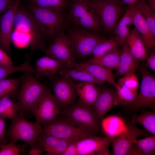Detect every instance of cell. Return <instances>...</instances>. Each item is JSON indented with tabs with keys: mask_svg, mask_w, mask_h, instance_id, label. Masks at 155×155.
Instances as JSON below:
<instances>
[{
	"mask_svg": "<svg viewBox=\"0 0 155 155\" xmlns=\"http://www.w3.org/2000/svg\"><path fill=\"white\" fill-rule=\"evenodd\" d=\"M30 73L21 77L17 95L20 111L32 113L35 107L50 90Z\"/></svg>",
	"mask_w": 155,
	"mask_h": 155,
	"instance_id": "6da1fadb",
	"label": "cell"
},
{
	"mask_svg": "<svg viewBox=\"0 0 155 155\" xmlns=\"http://www.w3.org/2000/svg\"><path fill=\"white\" fill-rule=\"evenodd\" d=\"M61 114L86 133L96 136L101 129V122L90 106L79 100L62 111Z\"/></svg>",
	"mask_w": 155,
	"mask_h": 155,
	"instance_id": "7a4b0ae2",
	"label": "cell"
},
{
	"mask_svg": "<svg viewBox=\"0 0 155 155\" xmlns=\"http://www.w3.org/2000/svg\"><path fill=\"white\" fill-rule=\"evenodd\" d=\"M13 26L28 38L30 45V55L38 49L44 52L46 48L43 33L30 12L18 8L14 17Z\"/></svg>",
	"mask_w": 155,
	"mask_h": 155,
	"instance_id": "3957f363",
	"label": "cell"
},
{
	"mask_svg": "<svg viewBox=\"0 0 155 155\" xmlns=\"http://www.w3.org/2000/svg\"><path fill=\"white\" fill-rule=\"evenodd\" d=\"M104 30L113 32L119 20L125 12L127 6L116 0H89Z\"/></svg>",
	"mask_w": 155,
	"mask_h": 155,
	"instance_id": "277c9868",
	"label": "cell"
},
{
	"mask_svg": "<svg viewBox=\"0 0 155 155\" xmlns=\"http://www.w3.org/2000/svg\"><path fill=\"white\" fill-rule=\"evenodd\" d=\"M42 125V133L63 140H79L92 136L65 116L61 117H59L58 115L52 121Z\"/></svg>",
	"mask_w": 155,
	"mask_h": 155,
	"instance_id": "5b68a950",
	"label": "cell"
},
{
	"mask_svg": "<svg viewBox=\"0 0 155 155\" xmlns=\"http://www.w3.org/2000/svg\"><path fill=\"white\" fill-rule=\"evenodd\" d=\"M73 23L88 30L98 31L101 26L89 0H75L69 14Z\"/></svg>",
	"mask_w": 155,
	"mask_h": 155,
	"instance_id": "8992f818",
	"label": "cell"
},
{
	"mask_svg": "<svg viewBox=\"0 0 155 155\" xmlns=\"http://www.w3.org/2000/svg\"><path fill=\"white\" fill-rule=\"evenodd\" d=\"M42 125L27 121L21 114L12 120L8 133L11 140H21L31 146L42 133Z\"/></svg>",
	"mask_w": 155,
	"mask_h": 155,
	"instance_id": "52a82bcc",
	"label": "cell"
},
{
	"mask_svg": "<svg viewBox=\"0 0 155 155\" xmlns=\"http://www.w3.org/2000/svg\"><path fill=\"white\" fill-rule=\"evenodd\" d=\"M30 9V13L42 33L50 37L54 36L59 31L63 23L61 12L34 4L31 5Z\"/></svg>",
	"mask_w": 155,
	"mask_h": 155,
	"instance_id": "ba28073f",
	"label": "cell"
},
{
	"mask_svg": "<svg viewBox=\"0 0 155 155\" xmlns=\"http://www.w3.org/2000/svg\"><path fill=\"white\" fill-rule=\"evenodd\" d=\"M142 81L140 92L132 107L136 109L149 108L155 109V77L143 64L139 65Z\"/></svg>",
	"mask_w": 155,
	"mask_h": 155,
	"instance_id": "9c48e42d",
	"label": "cell"
},
{
	"mask_svg": "<svg viewBox=\"0 0 155 155\" xmlns=\"http://www.w3.org/2000/svg\"><path fill=\"white\" fill-rule=\"evenodd\" d=\"M88 30H74L68 35L74 55L85 58L92 55L96 46L104 39Z\"/></svg>",
	"mask_w": 155,
	"mask_h": 155,
	"instance_id": "30bf717a",
	"label": "cell"
},
{
	"mask_svg": "<svg viewBox=\"0 0 155 155\" xmlns=\"http://www.w3.org/2000/svg\"><path fill=\"white\" fill-rule=\"evenodd\" d=\"M52 84L53 96L61 111L75 102L77 96L75 81L61 76L55 79Z\"/></svg>",
	"mask_w": 155,
	"mask_h": 155,
	"instance_id": "8fae6325",
	"label": "cell"
},
{
	"mask_svg": "<svg viewBox=\"0 0 155 155\" xmlns=\"http://www.w3.org/2000/svg\"><path fill=\"white\" fill-rule=\"evenodd\" d=\"M150 133L146 129L138 127L132 121L129 123L120 136L112 138L111 143L113 154L114 155H127L134 141L138 137L151 136Z\"/></svg>",
	"mask_w": 155,
	"mask_h": 155,
	"instance_id": "7c38bea8",
	"label": "cell"
},
{
	"mask_svg": "<svg viewBox=\"0 0 155 155\" xmlns=\"http://www.w3.org/2000/svg\"><path fill=\"white\" fill-rule=\"evenodd\" d=\"M44 52L46 55L61 62L64 67L74 61L70 39L69 35L64 34L56 36Z\"/></svg>",
	"mask_w": 155,
	"mask_h": 155,
	"instance_id": "4fadbf2b",
	"label": "cell"
},
{
	"mask_svg": "<svg viewBox=\"0 0 155 155\" xmlns=\"http://www.w3.org/2000/svg\"><path fill=\"white\" fill-rule=\"evenodd\" d=\"M61 112L50 90L35 107L32 113L35 117L36 122L43 125L54 120L61 114Z\"/></svg>",
	"mask_w": 155,
	"mask_h": 155,
	"instance_id": "5bb4252c",
	"label": "cell"
},
{
	"mask_svg": "<svg viewBox=\"0 0 155 155\" xmlns=\"http://www.w3.org/2000/svg\"><path fill=\"white\" fill-rule=\"evenodd\" d=\"M91 136L78 140L77 142L78 155H110L109 146L112 139Z\"/></svg>",
	"mask_w": 155,
	"mask_h": 155,
	"instance_id": "9a60e30c",
	"label": "cell"
},
{
	"mask_svg": "<svg viewBox=\"0 0 155 155\" xmlns=\"http://www.w3.org/2000/svg\"><path fill=\"white\" fill-rule=\"evenodd\" d=\"M21 0H15L0 17V46L8 55L11 54L10 44L14 16Z\"/></svg>",
	"mask_w": 155,
	"mask_h": 155,
	"instance_id": "2e32d148",
	"label": "cell"
},
{
	"mask_svg": "<svg viewBox=\"0 0 155 155\" xmlns=\"http://www.w3.org/2000/svg\"><path fill=\"white\" fill-rule=\"evenodd\" d=\"M121 105L115 90L109 88L100 89L98 96L91 107L101 120L106 113L114 107Z\"/></svg>",
	"mask_w": 155,
	"mask_h": 155,
	"instance_id": "e0dca14e",
	"label": "cell"
},
{
	"mask_svg": "<svg viewBox=\"0 0 155 155\" xmlns=\"http://www.w3.org/2000/svg\"><path fill=\"white\" fill-rule=\"evenodd\" d=\"M66 67H79L85 69L95 79L104 83L105 82L111 84L114 86L117 82L113 69L107 68L94 64L74 61L64 66Z\"/></svg>",
	"mask_w": 155,
	"mask_h": 155,
	"instance_id": "ac0fdd59",
	"label": "cell"
},
{
	"mask_svg": "<svg viewBox=\"0 0 155 155\" xmlns=\"http://www.w3.org/2000/svg\"><path fill=\"white\" fill-rule=\"evenodd\" d=\"M71 141L42 133L38 136L36 143L47 155H61Z\"/></svg>",
	"mask_w": 155,
	"mask_h": 155,
	"instance_id": "d6986e66",
	"label": "cell"
},
{
	"mask_svg": "<svg viewBox=\"0 0 155 155\" xmlns=\"http://www.w3.org/2000/svg\"><path fill=\"white\" fill-rule=\"evenodd\" d=\"M135 4L127 5L126 9L116 24L113 31L119 46L122 47L133 25Z\"/></svg>",
	"mask_w": 155,
	"mask_h": 155,
	"instance_id": "ffe728a7",
	"label": "cell"
},
{
	"mask_svg": "<svg viewBox=\"0 0 155 155\" xmlns=\"http://www.w3.org/2000/svg\"><path fill=\"white\" fill-rule=\"evenodd\" d=\"M122 48V50L120 51L119 61L116 69L115 77L135 74L139 64V60L132 54L126 43Z\"/></svg>",
	"mask_w": 155,
	"mask_h": 155,
	"instance_id": "44dd1931",
	"label": "cell"
},
{
	"mask_svg": "<svg viewBox=\"0 0 155 155\" xmlns=\"http://www.w3.org/2000/svg\"><path fill=\"white\" fill-rule=\"evenodd\" d=\"M133 23L146 49L150 50L153 49L155 46V36L152 33L149 26L140 13L135 5Z\"/></svg>",
	"mask_w": 155,
	"mask_h": 155,
	"instance_id": "7402d4cb",
	"label": "cell"
},
{
	"mask_svg": "<svg viewBox=\"0 0 155 155\" xmlns=\"http://www.w3.org/2000/svg\"><path fill=\"white\" fill-rule=\"evenodd\" d=\"M95 83L80 82L76 84L75 88L79 101L82 104L92 107L98 95L100 88Z\"/></svg>",
	"mask_w": 155,
	"mask_h": 155,
	"instance_id": "603a6c76",
	"label": "cell"
},
{
	"mask_svg": "<svg viewBox=\"0 0 155 155\" xmlns=\"http://www.w3.org/2000/svg\"><path fill=\"white\" fill-rule=\"evenodd\" d=\"M36 66L40 76L52 79L55 78L58 72L64 67L61 62L47 55L37 59Z\"/></svg>",
	"mask_w": 155,
	"mask_h": 155,
	"instance_id": "cb8c5ba5",
	"label": "cell"
},
{
	"mask_svg": "<svg viewBox=\"0 0 155 155\" xmlns=\"http://www.w3.org/2000/svg\"><path fill=\"white\" fill-rule=\"evenodd\" d=\"M125 43L136 58L141 61L147 59L146 49L139 33L134 27L129 32Z\"/></svg>",
	"mask_w": 155,
	"mask_h": 155,
	"instance_id": "d4e9b609",
	"label": "cell"
},
{
	"mask_svg": "<svg viewBox=\"0 0 155 155\" xmlns=\"http://www.w3.org/2000/svg\"><path fill=\"white\" fill-rule=\"evenodd\" d=\"M57 74L68 78L73 80L80 82H90L97 84L103 83L95 79L88 71L79 67H63Z\"/></svg>",
	"mask_w": 155,
	"mask_h": 155,
	"instance_id": "484cf974",
	"label": "cell"
},
{
	"mask_svg": "<svg viewBox=\"0 0 155 155\" xmlns=\"http://www.w3.org/2000/svg\"><path fill=\"white\" fill-rule=\"evenodd\" d=\"M119 59L120 51L117 50L100 57H93L84 62L97 64L107 68L113 69H117Z\"/></svg>",
	"mask_w": 155,
	"mask_h": 155,
	"instance_id": "4316f807",
	"label": "cell"
},
{
	"mask_svg": "<svg viewBox=\"0 0 155 155\" xmlns=\"http://www.w3.org/2000/svg\"><path fill=\"white\" fill-rule=\"evenodd\" d=\"M21 79L20 77L0 80V99L5 97L13 98L17 96Z\"/></svg>",
	"mask_w": 155,
	"mask_h": 155,
	"instance_id": "83f0119b",
	"label": "cell"
},
{
	"mask_svg": "<svg viewBox=\"0 0 155 155\" xmlns=\"http://www.w3.org/2000/svg\"><path fill=\"white\" fill-rule=\"evenodd\" d=\"M19 111L20 108L18 102L7 97L0 99V115L2 117L12 120Z\"/></svg>",
	"mask_w": 155,
	"mask_h": 155,
	"instance_id": "f1b7e54d",
	"label": "cell"
},
{
	"mask_svg": "<svg viewBox=\"0 0 155 155\" xmlns=\"http://www.w3.org/2000/svg\"><path fill=\"white\" fill-rule=\"evenodd\" d=\"M132 121L143 126L147 131L155 135V113L153 111H144L139 115L132 116Z\"/></svg>",
	"mask_w": 155,
	"mask_h": 155,
	"instance_id": "f546056e",
	"label": "cell"
},
{
	"mask_svg": "<svg viewBox=\"0 0 155 155\" xmlns=\"http://www.w3.org/2000/svg\"><path fill=\"white\" fill-rule=\"evenodd\" d=\"M119 46L115 37L104 39L96 46L92 55L94 57H100L117 50Z\"/></svg>",
	"mask_w": 155,
	"mask_h": 155,
	"instance_id": "4dcf8cb0",
	"label": "cell"
},
{
	"mask_svg": "<svg viewBox=\"0 0 155 155\" xmlns=\"http://www.w3.org/2000/svg\"><path fill=\"white\" fill-rule=\"evenodd\" d=\"M134 4L155 36V14L148 7L146 0H140Z\"/></svg>",
	"mask_w": 155,
	"mask_h": 155,
	"instance_id": "1f68e13d",
	"label": "cell"
},
{
	"mask_svg": "<svg viewBox=\"0 0 155 155\" xmlns=\"http://www.w3.org/2000/svg\"><path fill=\"white\" fill-rule=\"evenodd\" d=\"M115 87L121 105L132 106L136 100L138 94L134 92L123 85L117 83Z\"/></svg>",
	"mask_w": 155,
	"mask_h": 155,
	"instance_id": "d6a6232c",
	"label": "cell"
},
{
	"mask_svg": "<svg viewBox=\"0 0 155 155\" xmlns=\"http://www.w3.org/2000/svg\"><path fill=\"white\" fill-rule=\"evenodd\" d=\"M138 151L140 155H152L155 154V135L136 139L133 144Z\"/></svg>",
	"mask_w": 155,
	"mask_h": 155,
	"instance_id": "836d02e7",
	"label": "cell"
},
{
	"mask_svg": "<svg viewBox=\"0 0 155 155\" xmlns=\"http://www.w3.org/2000/svg\"><path fill=\"white\" fill-rule=\"evenodd\" d=\"M34 5L41 7L55 9L61 12L65 7L66 0H29Z\"/></svg>",
	"mask_w": 155,
	"mask_h": 155,
	"instance_id": "e575fe53",
	"label": "cell"
},
{
	"mask_svg": "<svg viewBox=\"0 0 155 155\" xmlns=\"http://www.w3.org/2000/svg\"><path fill=\"white\" fill-rule=\"evenodd\" d=\"M117 83L123 85L138 94L139 84L138 79L135 74L130 73L125 75L122 78H119Z\"/></svg>",
	"mask_w": 155,
	"mask_h": 155,
	"instance_id": "d590c367",
	"label": "cell"
},
{
	"mask_svg": "<svg viewBox=\"0 0 155 155\" xmlns=\"http://www.w3.org/2000/svg\"><path fill=\"white\" fill-rule=\"evenodd\" d=\"M27 69L26 65L22 63L20 65L9 67L0 66V80L6 78L11 74L17 72H25Z\"/></svg>",
	"mask_w": 155,
	"mask_h": 155,
	"instance_id": "8d00e7d4",
	"label": "cell"
},
{
	"mask_svg": "<svg viewBox=\"0 0 155 155\" xmlns=\"http://www.w3.org/2000/svg\"><path fill=\"white\" fill-rule=\"evenodd\" d=\"M17 141L12 140L11 142L1 147L0 155H19L20 149L16 144Z\"/></svg>",
	"mask_w": 155,
	"mask_h": 155,
	"instance_id": "74e56055",
	"label": "cell"
},
{
	"mask_svg": "<svg viewBox=\"0 0 155 155\" xmlns=\"http://www.w3.org/2000/svg\"><path fill=\"white\" fill-rule=\"evenodd\" d=\"M13 65L12 59L0 46V66L9 67Z\"/></svg>",
	"mask_w": 155,
	"mask_h": 155,
	"instance_id": "f35d334b",
	"label": "cell"
},
{
	"mask_svg": "<svg viewBox=\"0 0 155 155\" xmlns=\"http://www.w3.org/2000/svg\"><path fill=\"white\" fill-rule=\"evenodd\" d=\"M78 141L74 140L71 141L61 155H78L77 142Z\"/></svg>",
	"mask_w": 155,
	"mask_h": 155,
	"instance_id": "ab89813d",
	"label": "cell"
},
{
	"mask_svg": "<svg viewBox=\"0 0 155 155\" xmlns=\"http://www.w3.org/2000/svg\"><path fill=\"white\" fill-rule=\"evenodd\" d=\"M5 119L3 117L0 121V147L6 144L7 140L5 137Z\"/></svg>",
	"mask_w": 155,
	"mask_h": 155,
	"instance_id": "60d3db41",
	"label": "cell"
},
{
	"mask_svg": "<svg viewBox=\"0 0 155 155\" xmlns=\"http://www.w3.org/2000/svg\"><path fill=\"white\" fill-rule=\"evenodd\" d=\"M145 66L153 71H155V52L152 53L148 58H147V61Z\"/></svg>",
	"mask_w": 155,
	"mask_h": 155,
	"instance_id": "b9f144b4",
	"label": "cell"
},
{
	"mask_svg": "<svg viewBox=\"0 0 155 155\" xmlns=\"http://www.w3.org/2000/svg\"><path fill=\"white\" fill-rule=\"evenodd\" d=\"M15 0H0V15L7 11Z\"/></svg>",
	"mask_w": 155,
	"mask_h": 155,
	"instance_id": "7bdbcfd3",
	"label": "cell"
},
{
	"mask_svg": "<svg viewBox=\"0 0 155 155\" xmlns=\"http://www.w3.org/2000/svg\"><path fill=\"white\" fill-rule=\"evenodd\" d=\"M31 147V149L28 152L30 155H40L43 152L42 149L36 142Z\"/></svg>",
	"mask_w": 155,
	"mask_h": 155,
	"instance_id": "ee69618b",
	"label": "cell"
},
{
	"mask_svg": "<svg viewBox=\"0 0 155 155\" xmlns=\"http://www.w3.org/2000/svg\"><path fill=\"white\" fill-rule=\"evenodd\" d=\"M146 0L148 7L155 14V0Z\"/></svg>",
	"mask_w": 155,
	"mask_h": 155,
	"instance_id": "f6af8a7d",
	"label": "cell"
},
{
	"mask_svg": "<svg viewBox=\"0 0 155 155\" xmlns=\"http://www.w3.org/2000/svg\"><path fill=\"white\" fill-rule=\"evenodd\" d=\"M140 0H121L120 3L122 4L128 5L134 4Z\"/></svg>",
	"mask_w": 155,
	"mask_h": 155,
	"instance_id": "bcb514c9",
	"label": "cell"
},
{
	"mask_svg": "<svg viewBox=\"0 0 155 155\" xmlns=\"http://www.w3.org/2000/svg\"><path fill=\"white\" fill-rule=\"evenodd\" d=\"M3 117L0 115V121Z\"/></svg>",
	"mask_w": 155,
	"mask_h": 155,
	"instance_id": "7dc6e473",
	"label": "cell"
},
{
	"mask_svg": "<svg viewBox=\"0 0 155 155\" xmlns=\"http://www.w3.org/2000/svg\"><path fill=\"white\" fill-rule=\"evenodd\" d=\"M116 0L121 1V0Z\"/></svg>",
	"mask_w": 155,
	"mask_h": 155,
	"instance_id": "c3c4849f",
	"label": "cell"
},
{
	"mask_svg": "<svg viewBox=\"0 0 155 155\" xmlns=\"http://www.w3.org/2000/svg\"></svg>",
	"mask_w": 155,
	"mask_h": 155,
	"instance_id": "681fc988",
	"label": "cell"
}]
</instances>
